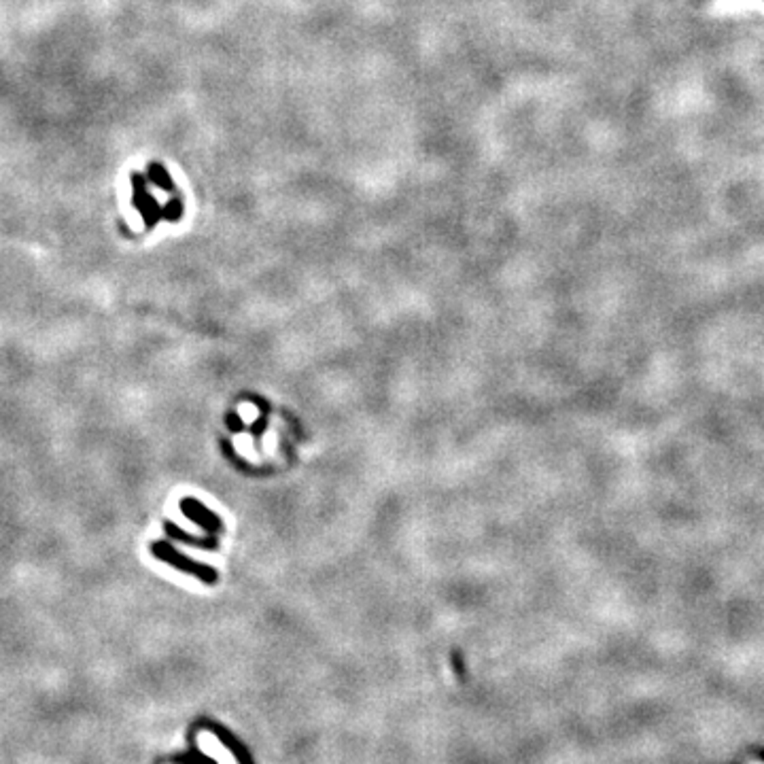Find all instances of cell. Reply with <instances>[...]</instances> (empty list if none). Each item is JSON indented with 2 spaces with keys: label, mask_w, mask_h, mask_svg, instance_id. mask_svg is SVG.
I'll use <instances>...</instances> for the list:
<instances>
[{
  "label": "cell",
  "mask_w": 764,
  "mask_h": 764,
  "mask_svg": "<svg viewBox=\"0 0 764 764\" xmlns=\"http://www.w3.org/2000/svg\"><path fill=\"white\" fill-rule=\"evenodd\" d=\"M151 555L153 557H157L160 561H164V563H168V565H172L174 569H178V571H183V573H192V575H196L200 582H204V584H215L217 582V571L213 569V567H208V565H202V563H196L194 559H189V557H185V555H180V552L172 546V544H168V541H153L151 544Z\"/></svg>",
  "instance_id": "obj_1"
},
{
  "label": "cell",
  "mask_w": 764,
  "mask_h": 764,
  "mask_svg": "<svg viewBox=\"0 0 764 764\" xmlns=\"http://www.w3.org/2000/svg\"><path fill=\"white\" fill-rule=\"evenodd\" d=\"M180 512L185 514L189 520H194L200 529L208 531V533H221L223 531V522L217 514L210 512L204 504H200L198 499L194 497H187V499H180Z\"/></svg>",
  "instance_id": "obj_2"
},
{
  "label": "cell",
  "mask_w": 764,
  "mask_h": 764,
  "mask_svg": "<svg viewBox=\"0 0 764 764\" xmlns=\"http://www.w3.org/2000/svg\"><path fill=\"white\" fill-rule=\"evenodd\" d=\"M164 531H166L172 539H178V541L187 544V546H194V548H202V550H217V546H219L217 537H196V535H189V533H185L183 529H178V526H176L174 522H164Z\"/></svg>",
  "instance_id": "obj_3"
}]
</instances>
